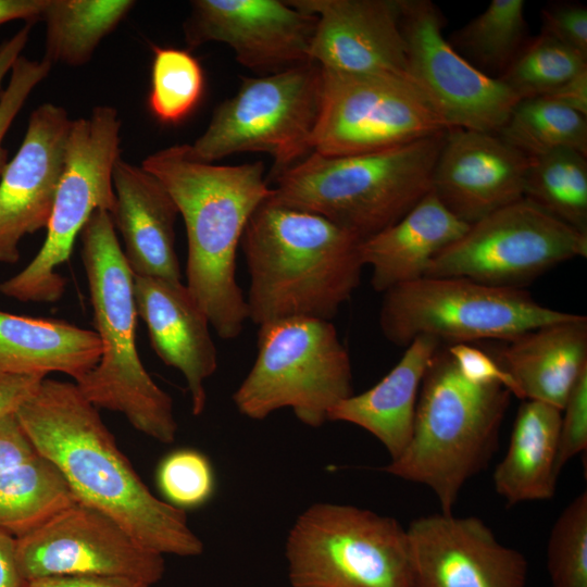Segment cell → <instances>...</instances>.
Masks as SVG:
<instances>
[{"mask_svg":"<svg viewBox=\"0 0 587 587\" xmlns=\"http://www.w3.org/2000/svg\"><path fill=\"white\" fill-rule=\"evenodd\" d=\"M26 587H150V585L121 576L75 575L42 577L26 583Z\"/></svg>","mask_w":587,"mask_h":587,"instance_id":"cell-43","label":"cell"},{"mask_svg":"<svg viewBox=\"0 0 587 587\" xmlns=\"http://www.w3.org/2000/svg\"><path fill=\"white\" fill-rule=\"evenodd\" d=\"M316 16L309 59L341 73L408 74L403 0H287Z\"/></svg>","mask_w":587,"mask_h":587,"instance_id":"cell-19","label":"cell"},{"mask_svg":"<svg viewBox=\"0 0 587 587\" xmlns=\"http://www.w3.org/2000/svg\"><path fill=\"white\" fill-rule=\"evenodd\" d=\"M32 25L26 23L12 37L0 43V90L4 76L11 71L17 58L21 57L29 39Z\"/></svg>","mask_w":587,"mask_h":587,"instance_id":"cell-47","label":"cell"},{"mask_svg":"<svg viewBox=\"0 0 587 587\" xmlns=\"http://www.w3.org/2000/svg\"><path fill=\"white\" fill-rule=\"evenodd\" d=\"M407 530L413 587H525L528 563L476 516L434 513Z\"/></svg>","mask_w":587,"mask_h":587,"instance_id":"cell-17","label":"cell"},{"mask_svg":"<svg viewBox=\"0 0 587 587\" xmlns=\"http://www.w3.org/2000/svg\"><path fill=\"white\" fill-rule=\"evenodd\" d=\"M134 296L153 350L183 374L192 414L200 415L207 404L204 382L217 370L208 316L182 282L134 275Z\"/></svg>","mask_w":587,"mask_h":587,"instance_id":"cell-21","label":"cell"},{"mask_svg":"<svg viewBox=\"0 0 587 587\" xmlns=\"http://www.w3.org/2000/svg\"><path fill=\"white\" fill-rule=\"evenodd\" d=\"M587 70V58L540 33L529 38L499 79L519 98L546 97Z\"/></svg>","mask_w":587,"mask_h":587,"instance_id":"cell-34","label":"cell"},{"mask_svg":"<svg viewBox=\"0 0 587 587\" xmlns=\"http://www.w3.org/2000/svg\"><path fill=\"white\" fill-rule=\"evenodd\" d=\"M16 560L25 583L50 576L102 575L152 586L165 571L163 554L143 548L113 519L82 502L16 538Z\"/></svg>","mask_w":587,"mask_h":587,"instance_id":"cell-15","label":"cell"},{"mask_svg":"<svg viewBox=\"0 0 587 587\" xmlns=\"http://www.w3.org/2000/svg\"><path fill=\"white\" fill-rule=\"evenodd\" d=\"M316 16L280 0H193L184 24L189 48L226 43L245 67L263 75L311 62Z\"/></svg>","mask_w":587,"mask_h":587,"instance_id":"cell-16","label":"cell"},{"mask_svg":"<svg viewBox=\"0 0 587 587\" xmlns=\"http://www.w3.org/2000/svg\"><path fill=\"white\" fill-rule=\"evenodd\" d=\"M542 30L587 58V9L578 3H558L541 12Z\"/></svg>","mask_w":587,"mask_h":587,"instance_id":"cell-40","label":"cell"},{"mask_svg":"<svg viewBox=\"0 0 587 587\" xmlns=\"http://www.w3.org/2000/svg\"><path fill=\"white\" fill-rule=\"evenodd\" d=\"M464 378L480 385L500 384L512 396L520 398L516 383L511 375L488 353L467 345L453 344L446 347Z\"/></svg>","mask_w":587,"mask_h":587,"instance_id":"cell-39","label":"cell"},{"mask_svg":"<svg viewBox=\"0 0 587 587\" xmlns=\"http://www.w3.org/2000/svg\"><path fill=\"white\" fill-rule=\"evenodd\" d=\"M133 0H48L43 59L80 66L135 7Z\"/></svg>","mask_w":587,"mask_h":587,"instance_id":"cell-29","label":"cell"},{"mask_svg":"<svg viewBox=\"0 0 587 587\" xmlns=\"http://www.w3.org/2000/svg\"><path fill=\"white\" fill-rule=\"evenodd\" d=\"M552 587H587V492L577 495L555 520L547 544Z\"/></svg>","mask_w":587,"mask_h":587,"instance_id":"cell-35","label":"cell"},{"mask_svg":"<svg viewBox=\"0 0 587 587\" xmlns=\"http://www.w3.org/2000/svg\"><path fill=\"white\" fill-rule=\"evenodd\" d=\"M587 449V370L575 382L561 410L558 467Z\"/></svg>","mask_w":587,"mask_h":587,"instance_id":"cell-38","label":"cell"},{"mask_svg":"<svg viewBox=\"0 0 587 587\" xmlns=\"http://www.w3.org/2000/svg\"><path fill=\"white\" fill-rule=\"evenodd\" d=\"M497 134L528 158L558 149L587 155V116L545 97L520 100Z\"/></svg>","mask_w":587,"mask_h":587,"instance_id":"cell-32","label":"cell"},{"mask_svg":"<svg viewBox=\"0 0 587 587\" xmlns=\"http://www.w3.org/2000/svg\"><path fill=\"white\" fill-rule=\"evenodd\" d=\"M80 238L95 332L102 353L98 364L75 384L97 409L118 412L138 432L172 444L178 428L173 399L155 384L139 358L134 274L111 213L96 210Z\"/></svg>","mask_w":587,"mask_h":587,"instance_id":"cell-4","label":"cell"},{"mask_svg":"<svg viewBox=\"0 0 587 587\" xmlns=\"http://www.w3.org/2000/svg\"><path fill=\"white\" fill-rule=\"evenodd\" d=\"M257 349L233 395L248 419L289 408L304 425L320 427L336 404L353 395L350 357L332 321L290 317L262 324Z\"/></svg>","mask_w":587,"mask_h":587,"instance_id":"cell-7","label":"cell"},{"mask_svg":"<svg viewBox=\"0 0 587 587\" xmlns=\"http://www.w3.org/2000/svg\"><path fill=\"white\" fill-rule=\"evenodd\" d=\"M450 129L409 74L322 68L311 150L325 157L372 153Z\"/></svg>","mask_w":587,"mask_h":587,"instance_id":"cell-12","label":"cell"},{"mask_svg":"<svg viewBox=\"0 0 587 587\" xmlns=\"http://www.w3.org/2000/svg\"><path fill=\"white\" fill-rule=\"evenodd\" d=\"M43 378L0 372V416L15 413L35 394Z\"/></svg>","mask_w":587,"mask_h":587,"instance_id":"cell-42","label":"cell"},{"mask_svg":"<svg viewBox=\"0 0 587 587\" xmlns=\"http://www.w3.org/2000/svg\"><path fill=\"white\" fill-rule=\"evenodd\" d=\"M524 198L587 234V159L573 149L530 158Z\"/></svg>","mask_w":587,"mask_h":587,"instance_id":"cell-31","label":"cell"},{"mask_svg":"<svg viewBox=\"0 0 587 587\" xmlns=\"http://www.w3.org/2000/svg\"><path fill=\"white\" fill-rule=\"evenodd\" d=\"M77 502L59 467L39 453L0 474V529L15 538Z\"/></svg>","mask_w":587,"mask_h":587,"instance_id":"cell-28","label":"cell"},{"mask_svg":"<svg viewBox=\"0 0 587 587\" xmlns=\"http://www.w3.org/2000/svg\"><path fill=\"white\" fill-rule=\"evenodd\" d=\"M51 65L43 58L34 61L21 55L11 68L8 86L0 92V175L8 162V152L2 147L4 136L33 89L48 76Z\"/></svg>","mask_w":587,"mask_h":587,"instance_id":"cell-37","label":"cell"},{"mask_svg":"<svg viewBox=\"0 0 587 587\" xmlns=\"http://www.w3.org/2000/svg\"><path fill=\"white\" fill-rule=\"evenodd\" d=\"M157 484L166 502L183 511L209 502L216 487L211 461L190 448L174 450L162 459Z\"/></svg>","mask_w":587,"mask_h":587,"instance_id":"cell-36","label":"cell"},{"mask_svg":"<svg viewBox=\"0 0 587 587\" xmlns=\"http://www.w3.org/2000/svg\"><path fill=\"white\" fill-rule=\"evenodd\" d=\"M586 257L587 234L522 198L470 225L433 259L425 277L522 288L560 263Z\"/></svg>","mask_w":587,"mask_h":587,"instance_id":"cell-13","label":"cell"},{"mask_svg":"<svg viewBox=\"0 0 587 587\" xmlns=\"http://www.w3.org/2000/svg\"><path fill=\"white\" fill-rule=\"evenodd\" d=\"M469 226L429 191L398 222L361 242L362 262L371 267L373 289L384 294L425 277L433 259Z\"/></svg>","mask_w":587,"mask_h":587,"instance_id":"cell-24","label":"cell"},{"mask_svg":"<svg viewBox=\"0 0 587 587\" xmlns=\"http://www.w3.org/2000/svg\"><path fill=\"white\" fill-rule=\"evenodd\" d=\"M291 587H413L405 528L351 504L317 502L290 528Z\"/></svg>","mask_w":587,"mask_h":587,"instance_id":"cell-9","label":"cell"},{"mask_svg":"<svg viewBox=\"0 0 587 587\" xmlns=\"http://www.w3.org/2000/svg\"><path fill=\"white\" fill-rule=\"evenodd\" d=\"M148 107L155 120L176 125L199 105L205 87L203 68L189 50L153 46Z\"/></svg>","mask_w":587,"mask_h":587,"instance_id":"cell-33","label":"cell"},{"mask_svg":"<svg viewBox=\"0 0 587 587\" xmlns=\"http://www.w3.org/2000/svg\"><path fill=\"white\" fill-rule=\"evenodd\" d=\"M361 242L327 218L270 195L240 240L248 319L258 326L290 317L332 321L360 284Z\"/></svg>","mask_w":587,"mask_h":587,"instance_id":"cell-3","label":"cell"},{"mask_svg":"<svg viewBox=\"0 0 587 587\" xmlns=\"http://www.w3.org/2000/svg\"><path fill=\"white\" fill-rule=\"evenodd\" d=\"M512 394L500 384H474L439 348L423 378L411 439L380 471L428 487L441 512L452 513L464 485L498 447Z\"/></svg>","mask_w":587,"mask_h":587,"instance_id":"cell-5","label":"cell"},{"mask_svg":"<svg viewBox=\"0 0 587 587\" xmlns=\"http://www.w3.org/2000/svg\"><path fill=\"white\" fill-rule=\"evenodd\" d=\"M528 39L525 1L492 0L447 40L477 70L499 78Z\"/></svg>","mask_w":587,"mask_h":587,"instance_id":"cell-30","label":"cell"},{"mask_svg":"<svg viewBox=\"0 0 587 587\" xmlns=\"http://www.w3.org/2000/svg\"><path fill=\"white\" fill-rule=\"evenodd\" d=\"M102 353L95 330L52 319L0 310V372L41 376L63 373L75 382L91 371Z\"/></svg>","mask_w":587,"mask_h":587,"instance_id":"cell-26","label":"cell"},{"mask_svg":"<svg viewBox=\"0 0 587 587\" xmlns=\"http://www.w3.org/2000/svg\"><path fill=\"white\" fill-rule=\"evenodd\" d=\"M573 313L547 308L523 288L464 277H422L383 294L379 327L385 338L407 347L417 336L467 344L510 341Z\"/></svg>","mask_w":587,"mask_h":587,"instance_id":"cell-10","label":"cell"},{"mask_svg":"<svg viewBox=\"0 0 587 587\" xmlns=\"http://www.w3.org/2000/svg\"><path fill=\"white\" fill-rule=\"evenodd\" d=\"M322 68L309 62L275 74L242 78L237 92L213 111L205 130L189 143L207 163L236 153L263 152L271 176L291 167L311 150L321 102Z\"/></svg>","mask_w":587,"mask_h":587,"instance_id":"cell-11","label":"cell"},{"mask_svg":"<svg viewBox=\"0 0 587 587\" xmlns=\"http://www.w3.org/2000/svg\"><path fill=\"white\" fill-rule=\"evenodd\" d=\"M529 162L498 134L450 128L433 170L430 191L472 225L524 198Z\"/></svg>","mask_w":587,"mask_h":587,"instance_id":"cell-20","label":"cell"},{"mask_svg":"<svg viewBox=\"0 0 587 587\" xmlns=\"http://www.w3.org/2000/svg\"><path fill=\"white\" fill-rule=\"evenodd\" d=\"M545 98H549L587 116V70H584Z\"/></svg>","mask_w":587,"mask_h":587,"instance_id":"cell-44","label":"cell"},{"mask_svg":"<svg viewBox=\"0 0 587 587\" xmlns=\"http://www.w3.org/2000/svg\"><path fill=\"white\" fill-rule=\"evenodd\" d=\"M0 587H26L16 560V538L0 529Z\"/></svg>","mask_w":587,"mask_h":587,"instance_id":"cell-45","label":"cell"},{"mask_svg":"<svg viewBox=\"0 0 587 587\" xmlns=\"http://www.w3.org/2000/svg\"><path fill=\"white\" fill-rule=\"evenodd\" d=\"M445 17L428 0H403L401 27L408 74L449 128L497 134L520 98L499 78L477 70L442 36Z\"/></svg>","mask_w":587,"mask_h":587,"instance_id":"cell-14","label":"cell"},{"mask_svg":"<svg viewBox=\"0 0 587 587\" xmlns=\"http://www.w3.org/2000/svg\"><path fill=\"white\" fill-rule=\"evenodd\" d=\"M440 345L434 337L417 336L376 385L340 401L327 420L365 429L385 447L391 460L398 458L411 439L421 385Z\"/></svg>","mask_w":587,"mask_h":587,"instance_id":"cell-25","label":"cell"},{"mask_svg":"<svg viewBox=\"0 0 587 587\" xmlns=\"http://www.w3.org/2000/svg\"><path fill=\"white\" fill-rule=\"evenodd\" d=\"M47 4L48 0H0V25L14 20L42 21Z\"/></svg>","mask_w":587,"mask_h":587,"instance_id":"cell-46","label":"cell"},{"mask_svg":"<svg viewBox=\"0 0 587 587\" xmlns=\"http://www.w3.org/2000/svg\"><path fill=\"white\" fill-rule=\"evenodd\" d=\"M507 342L497 362L516 383L520 399L562 410L575 382L587 370V317L573 313Z\"/></svg>","mask_w":587,"mask_h":587,"instance_id":"cell-23","label":"cell"},{"mask_svg":"<svg viewBox=\"0 0 587 587\" xmlns=\"http://www.w3.org/2000/svg\"><path fill=\"white\" fill-rule=\"evenodd\" d=\"M141 167L163 185L184 220L186 287L218 337L237 338L249 319L236 253L251 214L272 192L263 163H207L182 143L149 154Z\"/></svg>","mask_w":587,"mask_h":587,"instance_id":"cell-2","label":"cell"},{"mask_svg":"<svg viewBox=\"0 0 587 587\" xmlns=\"http://www.w3.org/2000/svg\"><path fill=\"white\" fill-rule=\"evenodd\" d=\"M121 126L117 110L110 105H98L88 116L72 120L45 242L21 272L0 283L1 295L34 303L61 299L66 279L57 270L68 260L92 213L114 212L113 170L121 157Z\"/></svg>","mask_w":587,"mask_h":587,"instance_id":"cell-8","label":"cell"},{"mask_svg":"<svg viewBox=\"0 0 587 587\" xmlns=\"http://www.w3.org/2000/svg\"><path fill=\"white\" fill-rule=\"evenodd\" d=\"M36 453L15 413L0 416V474Z\"/></svg>","mask_w":587,"mask_h":587,"instance_id":"cell-41","label":"cell"},{"mask_svg":"<svg viewBox=\"0 0 587 587\" xmlns=\"http://www.w3.org/2000/svg\"><path fill=\"white\" fill-rule=\"evenodd\" d=\"M114 227L134 275L182 282L175 251L177 207L163 185L141 166L117 159L113 170Z\"/></svg>","mask_w":587,"mask_h":587,"instance_id":"cell-22","label":"cell"},{"mask_svg":"<svg viewBox=\"0 0 587 587\" xmlns=\"http://www.w3.org/2000/svg\"><path fill=\"white\" fill-rule=\"evenodd\" d=\"M15 415L79 502L113 519L146 549L178 557L203 552L185 511L152 495L76 384L43 378Z\"/></svg>","mask_w":587,"mask_h":587,"instance_id":"cell-1","label":"cell"},{"mask_svg":"<svg viewBox=\"0 0 587 587\" xmlns=\"http://www.w3.org/2000/svg\"><path fill=\"white\" fill-rule=\"evenodd\" d=\"M446 133L372 153L311 152L272 177L271 197L321 215L363 241L398 222L430 191Z\"/></svg>","mask_w":587,"mask_h":587,"instance_id":"cell-6","label":"cell"},{"mask_svg":"<svg viewBox=\"0 0 587 587\" xmlns=\"http://www.w3.org/2000/svg\"><path fill=\"white\" fill-rule=\"evenodd\" d=\"M561 410L545 402L523 400L509 447L496 466V492L508 505L551 499L560 474L558 446Z\"/></svg>","mask_w":587,"mask_h":587,"instance_id":"cell-27","label":"cell"},{"mask_svg":"<svg viewBox=\"0 0 587 587\" xmlns=\"http://www.w3.org/2000/svg\"><path fill=\"white\" fill-rule=\"evenodd\" d=\"M71 124L67 111L50 102L30 113L23 141L0 175V262L15 263L21 240L47 227Z\"/></svg>","mask_w":587,"mask_h":587,"instance_id":"cell-18","label":"cell"}]
</instances>
